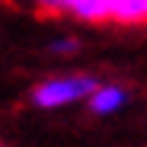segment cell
Wrapping results in <instances>:
<instances>
[{"label":"cell","instance_id":"obj_5","mask_svg":"<svg viewBox=\"0 0 147 147\" xmlns=\"http://www.w3.org/2000/svg\"><path fill=\"white\" fill-rule=\"evenodd\" d=\"M144 3H147V0H144Z\"/></svg>","mask_w":147,"mask_h":147},{"label":"cell","instance_id":"obj_3","mask_svg":"<svg viewBox=\"0 0 147 147\" xmlns=\"http://www.w3.org/2000/svg\"><path fill=\"white\" fill-rule=\"evenodd\" d=\"M121 99H125L121 90H112V86H109V90H99V93L93 96V109H96V112H112Z\"/></svg>","mask_w":147,"mask_h":147},{"label":"cell","instance_id":"obj_4","mask_svg":"<svg viewBox=\"0 0 147 147\" xmlns=\"http://www.w3.org/2000/svg\"><path fill=\"white\" fill-rule=\"evenodd\" d=\"M0 147H3V144H0Z\"/></svg>","mask_w":147,"mask_h":147},{"label":"cell","instance_id":"obj_1","mask_svg":"<svg viewBox=\"0 0 147 147\" xmlns=\"http://www.w3.org/2000/svg\"><path fill=\"white\" fill-rule=\"evenodd\" d=\"M93 90H96L93 77H70V80H51V83L35 86L32 99L38 106H61V102H70V99H80V96H86Z\"/></svg>","mask_w":147,"mask_h":147},{"label":"cell","instance_id":"obj_2","mask_svg":"<svg viewBox=\"0 0 147 147\" xmlns=\"http://www.w3.org/2000/svg\"><path fill=\"white\" fill-rule=\"evenodd\" d=\"M109 7H112V19H118V22L147 19V3L144 0H109Z\"/></svg>","mask_w":147,"mask_h":147}]
</instances>
